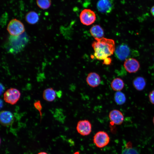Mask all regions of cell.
<instances>
[{"mask_svg": "<svg viewBox=\"0 0 154 154\" xmlns=\"http://www.w3.org/2000/svg\"><path fill=\"white\" fill-rule=\"evenodd\" d=\"M92 46L94 56L99 60H104L113 54L115 50V42L112 39L102 37L95 38Z\"/></svg>", "mask_w": 154, "mask_h": 154, "instance_id": "obj_1", "label": "cell"}, {"mask_svg": "<svg viewBox=\"0 0 154 154\" xmlns=\"http://www.w3.org/2000/svg\"><path fill=\"white\" fill-rule=\"evenodd\" d=\"M29 40L28 37L25 32L17 36L10 35L5 46L7 50L11 54L19 53L24 49Z\"/></svg>", "mask_w": 154, "mask_h": 154, "instance_id": "obj_2", "label": "cell"}, {"mask_svg": "<svg viewBox=\"0 0 154 154\" xmlns=\"http://www.w3.org/2000/svg\"><path fill=\"white\" fill-rule=\"evenodd\" d=\"M7 30L11 36H17L25 33V27L23 24L16 19L11 20L8 23Z\"/></svg>", "mask_w": 154, "mask_h": 154, "instance_id": "obj_3", "label": "cell"}, {"mask_svg": "<svg viewBox=\"0 0 154 154\" xmlns=\"http://www.w3.org/2000/svg\"><path fill=\"white\" fill-rule=\"evenodd\" d=\"M20 96L21 93L19 90L15 88H11L4 93L3 99L6 103L14 105L19 100Z\"/></svg>", "mask_w": 154, "mask_h": 154, "instance_id": "obj_4", "label": "cell"}, {"mask_svg": "<svg viewBox=\"0 0 154 154\" xmlns=\"http://www.w3.org/2000/svg\"><path fill=\"white\" fill-rule=\"evenodd\" d=\"M80 19L81 23L86 25H90L96 21V16L94 11L89 9H85L80 13Z\"/></svg>", "mask_w": 154, "mask_h": 154, "instance_id": "obj_5", "label": "cell"}, {"mask_svg": "<svg viewBox=\"0 0 154 154\" xmlns=\"http://www.w3.org/2000/svg\"><path fill=\"white\" fill-rule=\"evenodd\" d=\"M110 138L106 132L100 131L98 132L93 137V141L96 145L98 148H101L107 145L109 143Z\"/></svg>", "mask_w": 154, "mask_h": 154, "instance_id": "obj_6", "label": "cell"}, {"mask_svg": "<svg viewBox=\"0 0 154 154\" xmlns=\"http://www.w3.org/2000/svg\"><path fill=\"white\" fill-rule=\"evenodd\" d=\"M76 129L77 132L81 135H87L92 131V125L88 120H80L77 123Z\"/></svg>", "mask_w": 154, "mask_h": 154, "instance_id": "obj_7", "label": "cell"}, {"mask_svg": "<svg viewBox=\"0 0 154 154\" xmlns=\"http://www.w3.org/2000/svg\"><path fill=\"white\" fill-rule=\"evenodd\" d=\"M115 54L119 60H125L130 56L131 50L127 44H122L118 45L115 49Z\"/></svg>", "mask_w": 154, "mask_h": 154, "instance_id": "obj_8", "label": "cell"}, {"mask_svg": "<svg viewBox=\"0 0 154 154\" xmlns=\"http://www.w3.org/2000/svg\"><path fill=\"white\" fill-rule=\"evenodd\" d=\"M114 6L112 0H99L96 5L98 11L103 13H110L114 8Z\"/></svg>", "mask_w": 154, "mask_h": 154, "instance_id": "obj_9", "label": "cell"}, {"mask_svg": "<svg viewBox=\"0 0 154 154\" xmlns=\"http://www.w3.org/2000/svg\"><path fill=\"white\" fill-rule=\"evenodd\" d=\"M123 66L126 71L129 73L136 72L139 70L140 66L139 62L133 58H129L126 59Z\"/></svg>", "mask_w": 154, "mask_h": 154, "instance_id": "obj_10", "label": "cell"}, {"mask_svg": "<svg viewBox=\"0 0 154 154\" xmlns=\"http://www.w3.org/2000/svg\"><path fill=\"white\" fill-rule=\"evenodd\" d=\"M109 117L111 122L116 125H120L123 122L124 117L122 113L117 110H111L109 113Z\"/></svg>", "mask_w": 154, "mask_h": 154, "instance_id": "obj_11", "label": "cell"}, {"mask_svg": "<svg viewBox=\"0 0 154 154\" xmlns=\"http://www.w3.org/2000/svg\"><path fill=\"white\" fill-rule=\"evenodd\" d=\"M14 116L10 112L2 111L0 114V123L4 126H8L11 125L14 121Z\"/></svg>", "mask_w": 154, "mask_h": 154, "instance_id": "obj_12", "label": "cell"}, {"mask_svg": "<svg viewBox=\"0 0 154 154\" xmlns=\"http://www.w3.org/2000/svg\"><path fill=\"white\" fill-rule=\"evenodd\" d=\"M86 82L92 88L98 86L100 83L101 78L99 75L95 72H91L86 78Z\"/></svg>", "mask_w": 154, "mask_h": 154, "instance_id": "obj_13", "label": "cell"}, {"mask_svg": "<svg viewBox=\"0 0 154 154\" xmlns=\"http://www.w3.org/2000/svg\"><path fill=\"white\" fill-rule=\"evenodd\" d=\"M133 85L134 88L138 91L142 90L146 85V82L145 78L142 76H138L133 81Z\"/></svg>", "mask_w": 154, "mask_h": 154, "instance_id": "obj_14", "label": "cell"}, {"mask_svg": "<svg viewBox=\"0 0 154 154\" xmlns=\"http://www.w3.org/2000/svg\"><path fill=\"white\" fill-rule=\"evenodd\" d=\"M91 35L95 38H100L103 37L104 31L99 25H95L92 26L90 29Z\"/></svg>", "mask_w": 154, "mask_h": 154, "instance_id": "obj_15", "label": "cell"}, {"mask_svg": "<svg viewBox=\"0 0 154 154\" xmlns=\"http://www.w3.org/2000/svg\"><path fill=\"white\" fill-rule=\"evenodd\" d=\"M25 19L29 24H34L38 22L39 16L36 12L31 11L26 14L25 16Z\"/></svg>", "mask_w": 154, "mask_h": 154, "instance_id": "obj_16", "label": "cell"}, {"mask_svg": "<svg viewBox=\"0 0 154 154\" xmlns=\"http://www.w3.org/2000/svg\"><path fill=\"white\" fill-rule=\"evenodd\" d=\"M56 97V92L52 88H46L43 92V98L47 101H53L55 99Z\"/></svg>", "mask_w": 154, "mask_h": 154, "instance_id": "obj_17", "label": "cell"}, {"mask_svg": "<svg viewBox=\"0 0 154 154\" xmlns=\"http://www.w3.org/2000/svg\"><path fill=\"white\" fill-rule=\"evenodd\" d=\"M124 82L121 78H117L114 79L111 84V86L113 90L120 91L124 88Z\"/></svg>", "mask_w": 154, "mask_h": 154, "instance_id": "obj_18", "label": "cell"}, {"mask_svg": "<svg viewBox=\"0 0 154 154\" xmlns=\"http://www.w3.org/2000/svg\"><path fill=\"white\" fill-rule=\"evenodd\" d=\"M121 154H139L137 151L133 148L130 142L126 143L123 147Z\"/></svg>", "mask_w": 154, "mask_h": 154, "instance_id": "obj_19", "label": "cell"}, {"mask_svg": "<svg viewBox=\"0 0 154 154\" xmlns=\"http://www.w3.org/2000/svg\"><path fill=\"white\" fill-rule=\"evenodd\" d=\"M114 100L117 104L121 105L125 102L126 98L123 93L120 91H117L114 94Z\"/></svg>", "mask_w": 154, "mask_h": 154, "instance_id": "obj_20", "label": "cell"}, {"mask_svg": "<svg viewBox=\"0 0 154 154\" xmlns=\"http://www.w3.org/2000/svg\"><path fill=\"white\" fill-rule=\"evenodd\" d=\"M37 6L42 9H48L51 4V0H36Z\"/></svg>", "mask_w": 154, "mask_h": 154, "instance_id": "obj_21", "label": "cell"}, {"mask_svg": "<svg viewBox=\"0 0 154 154\" xmlns=\"http://www.w3.org/2000/svg\"><path fill=\"white\" fill-rule=\"evenodd\" d=\"M35 107L39 112L40 117H41L42 116V113L41 110L42 109V106L39 100H38L35 102L34 104Z\"/></svg>", "mask_w": 154, "mask_h": 154, "instance_id": "obj_22", "label": "cell"}, {"mask_svg": "<svg viewBox=\"0 0 154 154\" xmlns=\"http://www.w3.org/2000/svg\"><path fill=\"white\" fill-rule=\"evenodd\" d=\"M149 98L150 102L152 104H154V89L150 92Z\"/></svg>", "mask_w": 154, "mask_h": 154, "instance_id": "obj_23", "label": "cell"}, {"mask_svg": "<svg viewBox=\"0 0 154 154\" xmlns=\"http://www.w3.org/2000/svg\"><path fill=\"white\" fill-rule=\"evenodd\" d=\"M111 60L109 58H107L104 60V64L106 65L110 64L111 63Z\"/></svg>", "mask_w": 154, "mask_h": 154, "instance_id": "obj_24", "label": "cell"}, {"mask_svg": "<svg viewBox=\"0 0 154 154\" xmlns=\"http://www.w3.org/2000/svg\"><path fill=\"white\" fill-rule=\"evenodd\" d=\"M150 10L151 14L154 17V5L151 7Z\"/></svg>", "mask_w": 154, "mask_h": 154, "instance_id": "obj_25", "label": "cell"}, {"mask_svg": "<svg viewBox=\"0 0 154 154\" xmlns=\"http://www.w3.org/2000/svg\"><path fill=\"white\" fill-rule=\"evenodd\" d=\"M1 92H1V93H2V92H3V88H4V87H3V85H1Z\"/></svg>", "mask_w": 154, "mask_h": 154, "instance_id": "obj_26", "label": "cell"}, {"mask_svg": "<svg viewBox=\"0 0 154 154\" xmlns=\"http://www.w3.org/2000/svg\"><path fill=\"white\" fill-rule=\"evenodd\" d=\"M37 154H48L46 152H40L38 153Z\"/></svg>", "mask_w": 154, "mask_h": 154, "instance_id": "obj_27", "label": "cell"}, {"mask_svg": "<svg viewBox=\"0 0 154 154\" xmlns=\"http://www.w3.org/2000/svg\"><path fill=\"white\" fill-rule=\"evenodd\" d=\"M153 124L154 125V116L153 117Z\"/></svg>", "mask_w": 154, "mask_h": 154, "instance_id": "obj_28", "label": "cell"}]
</instances>
